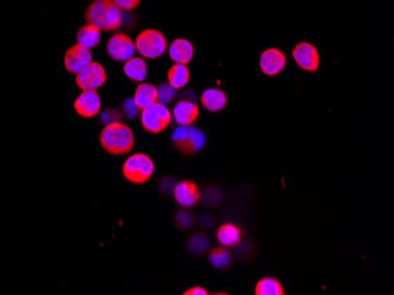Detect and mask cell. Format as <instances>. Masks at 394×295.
I'll use <instances>...</instances> for the list:
<instances>
[{"instance_id":"1","label":"cell","mask_w":394,"mask_h":295,"mask_svg":"<svg viewBox=\"0 0 394 295\" xmlns=\"http://www.w3.org/2000/svg\"><path fill=\"white\" fill-rule=\"evenodd\" d=\"M100 146L111 156H122L131 152L135 146V135L128 125L114 121L104 126L100 135Z\"/></svg>"},{"instance_id":"2","label":"cell","mask_w":394,"mask_h":295,"mask_svg":"<svg viewBox=\"0 0 394 295\" xmlns=\"http://www.w3.org/2000/svg\"><path fill=\"white\" fill-rule=\"evenodd\" d=\"M85 20L100 31L111 32L122 25V10L114 0H93L84 12Z\"/></svg>"},{"instance_id":"3","label":"cell","mask_w":394,"mask_h":295,"mask_svg":"<svg viewBox=\"0 0 394 295\" xmlns=\"http://www.w3.org/2000/svg\"><path fill=\"white\" fill-rule=\"evenodd\" d=\"M176 150L185 156L197 153L206 146V135L195 126H177L171 135Z\"/></svg>"},{"instance_id":"4","label":"cell","mask_w":394,"mask_h":295,"mask_svg":"<svg viewBox=\"0 0 394 295\" xmlns=\"http://www.w3.org/2000/svg\"><path fill=\"white\" fill-rule=\"evenodd\" d=\"M155 172V164L145 153L131 154L122 165V173L128 181L140 185L150 180Z\"/></svg>"},{"instance_id":"5","label":"cell","mask_w":394,"mask_h":295,"mask_svg":"<svg viewBox=\"0 0 394 295\" xmlns=\"http://www.w3.org/2000/svg\"><path fill=\"white\" fill-rule=\"evenodd\" d=\"M136 52L142 58L157 59L168 50V41L164 34L156 29H145L138 33L135 39Z\"/></svg>"},{"instance_id":"6","label":"cell","mask_w":394,"mask_h":295,"mask_svg":"<svg viewBox=\"0 0 394 295\" xmlns=\"http://www.w3.org/2000/svg\"><path fill=\"white\" fill-rule=\"evenodd\" d=\"M173 121V114L166 105L162 102H156L142 109L140 114V125L144 131L151 135H159L169 128Z\"/></svg>"},{"instance_id":"7","label":"cell","mask_w":394,"mask_h":295,"mask_svg":"<svg viewBox=\"0 0 394 295\" xmlns=\"http://www.w3.org/2000/svg\"><path fill=\"white\" fill-rule=\"evenodd\" d=\"M107 52L114 62H126L136 53L135 41L124 32H116L107 43Z\"/></svg>"},{"instance_id":"8","label":"cell","mask_w":394,"mask_h":295,"mask_svg":"<svg viewBox=\"0 0 394 295\" xmlns=\"http://www.w3.org/2000/svg\"><path fill=\"white\" fill-rule=\"evenodd\" d=\"M107 71L100 62H93L76 74L74 83L81 91H93L107 83Z\"/></svg>"},{"instance_id":"9","label":"cell","mask_w":394,"mask_h":295,"mask_svg":"<svg viewBox=\"0 0 394 295\" xmlns=\"http://www.w3.org/2000/svg\"><path fill=\"white\" fill-rule=\"evenodd\" d=\"M291 55L298 67L307 72H315L320 66V53L313 44L307 41L295 45Z\"/></svg>"},{"instance_id":"10","label":"cell","mask_w":394,"mask_h":295,"mask_svg":"<svg viewBox=\"0 0 394 295\" xmlns=\"http://www.w3.org/2000/svg\"><path fill=\"white\" fill-rule=\"evenodd\" d=\"M93 62V53L90 48H84L79 44H74L67 48L64 55V66L67 72L78 74L85 67H88Z\"/></svg>"},{"instance_id":"11","label":"cell","mask_w":394,"mask_h":295,"mask_svg":"<svg viewBox=\"0 0 394 295\" xmlns=\"http://www.w3.org/2000/svg\"><path fill=\"white\" fill-rule=\"evenodd\" d=\"M260 69L268 77H275L284 71L287 65V58L280 48H269L260 55Z\"/></svg>"},{"instance_id":"12","label":"cell","mask_w":394,"mask_h":295,"mask_svg":"<svg viewBox=\"0 0 394 295\" xmlns=\"http://www.w3.org/2000/svg\"><path fill=\"white\" fill-rule=\"evenodd\" d=\"M173 198L180 207L189 208L199 204L201 192L196 182L192 180H182L177 182L173 188Z\"/></svg>"},{"instance_id":"13","label":"cell","mask_w":394,"mask_h":295,"mask_svg":"<svg viewBox=\"0 0 394 295\" xmlns=\"http://www.w3.org/2000/svg\"><path fill=\"white\" fill-rule=\"evenodd\" d=\"M100 106L102 102L96 90L81 91L74 102V111L83 118H93L97 116L100 114Z\"/></svg>"},{"instance_id":"14","label":"cell","mask_w":394,"mask_h":295,"mask_svg":"<svg viewBox=\"0 0 394 295\" xmlns=\"http://www.w3.org/2000/svg\"><path fill=\"white\" fill-rule=\"evenodd\" d=\"M173 118L178 126H190L199 117V107L190 100H180L173 106Z\"/></svg>"},{"instance_id":"15","label":"cell","mask_w":394,"mask_h":295,"mask_svg":"<svg viewBox=\"0 0 394 295\" xmlns=\"http://www.w3.org/2000/svg\"><path fill=\"white\" fill-rule=\"evenodd\" d=\"M168 55L175 64L188 65L194 57V45L185 38H176L168 46Z\"/></svg>"},{"instance_id":"16","label":"cell","mask_w":394,"mask_h":295,"mask_svg":"<svg viewBox=\"0 0 394 295\" xmlns=\"http://www.w3.org/2000/svg\"><path fill=\"white\" fill-rule=\"evenodd\" d=\"M228 97L223 90L218 88H208L201 95V104L209 112H218L227 106Z\"/></svg>"},{"instance_id":"17","label":"cell","mask_w":394,"mask_h":295,"mask_svg":"<svg viewBox=\"0 0 394 295\" xmlns=\"http://www.w3.org/2000/svg\"><path fill=\"white\" fill-rule=\"evenodd\" d=\"M242 237H244L242 230L232 223L223 224L216 231L218 244L227 248L234 247V246L239 245V242L242 240Z\"/></svg>"},{"instance_id":"18","label":"cell","mask_w":394,"mask_h":295,"mask_svg":"<svg viewBox=\"0 0 394 295\" xmlns=\"http://www.w3.org/2000/svg\"><path fill=\"white\" fill-rule=\"evenodd\" d=\"M135 105L138 107V109H145L147 106L154 104V102H159V91L155 85L149 84V83H140L137 86L135 95L133 98Z\"/></svg>"},{"instance_id":"19","label":"cell","mask_w":394,"mask_h":295,"mask_svg":"<svg viewBox=\"0 0 394 295\" xmlns=\"http://www.w3.org/2000/svg\"><path fill=\"white\" fill-rule=\"evenodd\" d=\"M123 72L130 81H137V83H143L144 79L147 77V62L142 57H131L124 62L123 66Z\"/></svg>"},{"instance_id":"20","label":"cell","mask_w":394,"mask_h":295,"mask_svg":"<svg viewBox=\"0 0 394 295\" xmlns=\"http://www.w3.org/2000/svg\"><path fill=\"white\" fill-rule=\"evenodd\" d=\"M168 84L175 90L185 88L190 81V71L185 64H173L168 69Z\"/></svg>"},{"instance_id":"21","label":"cell","mask_w":394,"mask_h":295,"mask_svg":"<svg viewBox=\"0 0 394 295\" xmlns=\"http://www.w3.org/2000/svg\"><path fill=\"white\" fill-rule=\"evenodd\" d=\"M100 31L98 27L86 22L85 25L81 26L77 32V44L81 45L86 48H93L100 44Z\"/></svg>"},{"instance_id":"22","label":"cell","mask_w":394,"mask_h":295,"mask_svg":"<svg viewBox=\"0 0 394 295\" xmlns=\"http://www.w3.org/2000/svg\"><path fill=\"white\" fill-rule=\"evenodd\" d=\"M255 295H284V289L280 281L272 277H262L255 286Z\"/></svg>"},{"instance_id":"23","label":"cell","mask_w":394,"mask_h":295,"mask_svg":"<svg viewBox=\"0 0 394 295\" xmlns=\"http://www.w3.org/2000/svg\"><path fill=\"white\" fill-rule=\"evenodd\" d=\"M210 263L218 268V270H223L230 265V252L227 249V247L222 246V247H215L210 251L209 256H208Z\"/></svg>"},{"instance_id":"24","label":"cell","mask_w":394,"mask_h":295,"mask_svg":"<svg viewBox=\"0 0 394 295\" xmlns=\"http://www.w3.org/2000/svg\"><path fill=\"white\" fill-rule=\"evenodd\" d=\"M210 241L204 234H195L188 241V249L195 254H199L209 247Z\"/></svg>"},{"instance_id":"25","label":"cell","mask_w":394,"mask_h":295,"mask_svg":"<svg viewBox=\"0 0 394 295\" xmlns=\"http://www.w3.org/2000/svg\"><path fill=\"white\" fill-rule=\"evenodd\" d=\"M157 91H159V102H162L164 105L169 104L176 98L177 90H175L173 86H170L168 83H162L159 85Z\"/></svg>"},{"instance_id":"26","label":"cell","mask_w":394,"mask_h":295,"mask_svg":"<svg viewBox=\"0 0 394 295\" xmlns=\"http://www.w3.org/2000/svg\"><path fill=\"white\" fill-rule=\"evenodd\" d=\"M175 220H176L177 226L183 230H187L192 225V217L189 212L180 211L177 212L175 215Z\"/></svg>"},{"instance_id":"27","label":"cell","mask_w":394,"mask_h":295,"mask_svg":"<svg viewBox=\"0 0 394 295\" xmlns=\"http://www.w3.org/2000/svg\"><path fill=\"white\" fill-rule=\"evenodd\" d=\"M142 0H114V4L122 11H133L140 4Z\"/></svg>"},{"instance_id":"28","label":"cell","mask_w":394,"mask_h":295,"mask_svg":"<svg viewBox=\"0 0 394 295\" xmlns=\"http://www.w3.org/2000/svg\"><path fill=\"white\" fill-rule=\"evenodd\" d=\"M185 295H208V291L206 288L201 287V286H194V287L189 288L183 293Z\"/></svg>"}]
</instances>
